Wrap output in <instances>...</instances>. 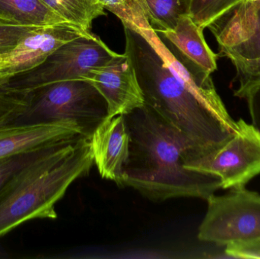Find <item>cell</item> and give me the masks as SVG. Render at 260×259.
Returning <instances> with one entry per match:
<instances>
[{"mask_svg":"<svg viewBox=\"0 0 260 259\" xmlns=\"http://www.w3.org/2000/svg\"><path fill=\"white\" fill-rule=\"evenodd\" d=\"M24 97L28 100V107L19 123L73 122L82 135L91 137L108 117L105 99L83 79L49 84Z\"/></svg>","mask_w":260,"mask_h":259,"instance_id":"277c9868","label":"cell"},{"mask_svg":"<svg viewBox=\"0 0 260 259\" xmlns=\"http://www.w3.org/2000/svg\"><path fill=\"white\" fill-rule=\"evenodd\" d=\"M226 255L234 258H260V241L245 244L229 245Z\"/></svg>","mask_w":260,"mask_h":259,"instance_id":"603a6c76","label":"cell"},{"mask_svg":"<svg viewBox=\"0 0 260 259\" xmlns=\"http://www.w3.org/2000/svg\"><path fill=\"white\" fill-rule=\"evenodd\" d=\"M123 116L130 141L122 187L158 202L177 198L206 200L221 189L218 176L184 167L192 146L151 108L145 104Z\"/></svg>","mask_w":260,"mask_h":259,"instance_id":"7a4b0ae2","label":"cell"},{"mask_svg":"<svg viewBox=\"0 0 260 259\" xmlns=\"http://www.w3.org/2000/svg\"><path fill=\"white\" fill-rule=\"evenodd\" d=\"M91 33L71 24L44 26L36 29L13 48L0 53V81L5 85L14 76L41 65L60 46Z\"/></svg>","mask_w":260,"mask_h":259,"instance_id":"9c48e42d","label":"cell"},{"mask_svg":"<svg viewBox=\"0 0 260 259\" xmlns=\"http://www.w3.org/2000/svg\"><path fill=\"white\" fill-rule=\"evenodd\" d=\"M104 9L111 12L134 31L152 28L146 0H98Z\"/></svg>","mask_w":260,"mask_h":259,"instance_id":"2e32d148","label":"cell"},{"mask_svg":"<svg viewBox=\"0 0 260 259\" xmlns=\"http://www.w3.org/2000/svg\"><path fill=\"white\" fill-rule=\"evenodd\" d=\"M227 58L235 67L239 83L235 96L247 100L249 105L260 91V56L247 58L230 55Z\"/></svg>","mask_w":260,"mask_h":259,"instance_id":"e0dca14e","label":"cell"},{"mask_svg":"<svg viewBox=\"0 0 260 259\" xmlns=\"http://www.w3.org/2000/svg\"><path fill=\"white\" fill-rule=\"evenodd\" d=\"M245 0H189L188 15L204 30Z\"/></svg>","mask_w":260,"mask_h":259,"instance_id":"d6986e66","label":"cell"},{"mask_svg":"<svg viewBox=\"0 0 260 259\" xmlns=\"http://www.w3.org/2000/svg\"><path fill=\"white\" fill-rule=\"evenodd\" d=\"M67 22L91 32L93 21L106 15L98 0H41Z\"/></svg>","mask_w":260,"mask_h":259,"instance_id":"9a60e30c","label":"cell"},{"mask_svg":"<svg viewBox=\"0 0 260 259\" xmlns=\"http://www.w3.org/2000/svg\"><path fill=\"white\" fill-rule=\"evenodd\" d=\"M41 27L24 26L0 19V53L13 48L21 39Z\"/></svg>","mask_w":260,"mask_h":259,"instance_id":"7402d4cb","label":"cell"},{"mask_svg":"<svg viewBox=\"0 0 260 259\" xmlns=\"http://www.w3.org/2000/svg\"><path fill=\"white\" fill-rule=\"evenodd\" d=\"M206 201L199 240L226 246L260 241V195L244 187Z\"/></svg>","mask_w":260,"mask_h":259,"instance_id":"8992f818","label":"cell"},{"mask_svg":"<svg viewBox=\"0 0 260 259\" xmlns=\"http://www.w3.org/2000/svg\"><path fill=\"white\" fill-rule=\"evenodd\" d=\"M156 32L203 72L211 76L217 70L218 54L211 50L205 40L203 29L188 14L180 17L172 30Z\"/></svg>","mask_w":260,"mask_h":259,"instance_id":"4fadbf2b","label":"cell"},{"mask_svg":"<svg viewBox=\"0 0 260 259\" xmlns=\"http://www.w3.org/2000/svg\"><path fill=\"white\" fill-rule=\"evenodd\" d=\"M59 142L42 147V149L22 152V153L17 154V155L0 160V190L20 170L42 156L55 144Z\"/></svg>","mask_w":260,"mask_h":259,"instance_id":"ffe728a7","label":"cell"},{"mask_svg":"<svg viewBox=\"0 0 260 259\" xmlns=\"http://www.w3.org/2000/svg\"><path fill=\"white\" fill-rule=\"evenodd\" d=\"M0 19L36 27L70 24L41 0H0Z\"/></svg>","mask_w":260,"mask_h":259,"instance_id":"5bb4252c","label":"cell"},{"mask_svg":"<svg viewBox=\"0 0 260 259\" xmlns=\"http://www.w3.org/2000/svg\"><path fill=\"white\" fill-rule=\"evenodd\" d=\"M117 54L91 32L60 46L41 65L14 76L0 90L25 96L49 84L79 80L90 69L103 65Z\"/></svg>","mask_w":260,"mask_h":259,"instance_id":"5b68a950","label":"cell"},{"mask_svg":"<svg viewBox=\"0 0 260 259\" xmlns=\"http://www.w3.org/2000/svg\"><path fill=\"white\" fill-rule=\"evenodd\" d=\"M91 137L55 144L17 173L0 190V237L35 219H56L55 205L94 163Z\"/></svg>","mask_w":260,"mask_h":259,"instance_id":"3957f363","label":"cell"},{"mask_svg":"<svg viewBox=\"0 0 260 259\" xmlns=\"http://www.w3.org/2000/svg\"><path fill=\"white\" fill-rule=\"evenodd\" d=\"M146 3L155 31L172 30L189 10V0H146Z\"/></svg>","mask_w":260,"mask_h":259,"instance_id":"ac0fdd59","label":"cell"},{"mask_svg":"<svg viewBox=\"0 0 260 259\" xmlns=\"http://www.w3.org/2000/svg\"><path fill=\"white\" fill-rule=\"evenodd\" d=\"M28 107V100L24 96L9 94L0 90V128L15 124Z\"/></svg>","mask_w":260,"mask_h":259,"instance_id":"44dd1931","label":"cell"},{"mask_svg":"<svg viewBox=\"0 0 260 259\" xmlns=\"http://www.w3.org/2000/svg\"><path fill=\"white\" fill-rule=\"evenodd\" d=\"M93 85L106 101L108 117L126 115L145 105L143 92L127 53H117L82 78Z\"/></svg>","mask_w":260,"mask_h":259,"instance_id":"ba28073f","label":"cell"},{"mask_svg":"<svg viewBox=\"0 0 260 259\" xmlns=\"http://www.w3.org/2000/svg\"><path fill=\"white\" fill-rule=\"evenodd\" d=\"M82 135L73 122L15 123L0 128V160Z\"/></svg>","mask_w":260,"mask_h":259,"instance_id":"7c38bea8","label":"cell"},{"mask_svg":"<svg viewBox=\"0 0 260 259\" xmlns=\"http://www.w3.org/2000/svg\"><path fill=\"white\" fill-rule=\"evenodd\" d=\"M90 140L94 163L101 176L122 187L130 141L124 116L107 117Z\"/></svg>","mask_w":260,"mask_h":259,"instance_id":"8fae6325","label":"cell"},{"mask_svg":"<svg viewBox=\"0 0 260 259\" xmlns=\"http://www.w3.org/2000/svg\"><path fill=\"white\" fill-rule=\"evenodd\" d=\"M209 28L219 46L218 56H260V0H245Z\"/></svg>","mask_w":260,"mask_h":259,"instance_id":"30bf717a","label":"cell"},{"mask_svg":"<svg viewBox=\"0 0 260 259\" xmlns=\"http://www.w3.org/2000/svg\"><path fill=\"white\" fill-rule=\"evenodd\" d=\"M238 123V131L224 145L209 155L185 160L184 167L218 176L223 190L244 188L260 174V131L244 120Z\"/></svg>","mask_w":260,"mask_h":259,"instance_id":"52a82bcc","label":"cell"},{"mask_svg":"<svg viewBox=\"0 0 260 259\" xmlns=\"http://www.w3.org/2000/svg\"><path fill=\"white\" fill-rule=\"evenodd\" d=\"M129 56L145 104L182 134L192 146L187 158L209 155L224 145L238 129L216 89L199 90L174 74L142 35L124 27Z\"/></svg>","mask_w":260,"mask_h":259,"instance_id":"6da1fadb","label":"cell"},{"mask_svg":"<svg viewBox=\"0 0 260 259\" xmlns=\"http://www.w3.org/2000/svg\"><path fill=\"white\" fill-rule=\"evenodd\" d=\"M252 123L260 131V94H256L251 103L248 105Z\"/></svg>","mask_w":260,"mask_h":259,"instance_id":"cb8c5ba5","label":"cell"}]
</instances>
